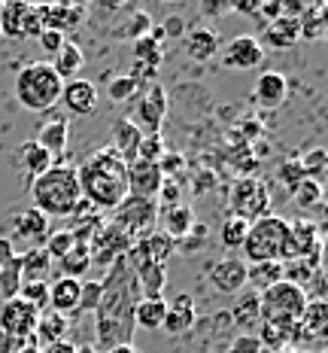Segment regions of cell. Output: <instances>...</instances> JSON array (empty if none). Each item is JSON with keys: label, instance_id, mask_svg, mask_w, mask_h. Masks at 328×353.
Wrapping results in <instances>:
<instances>
[{"label": "cell", "instance_id": "obj_1", "mask_svg": "<svg viewBox=\"0 0 328 353\" xmlns=\"http://www.w3.org/2000/svg\"><path fill=\"white\" fill-rule=\"evenodd\" d=\"M100 290H104V296H100V305L94 311V332H98L94 350L104 353V350L122 347V344H131L134 329H137L134 307L143 296H140V286H137V277L125 256L107 268Z\"/></svg>", "mask_w": 328, "mask_h": 353}, {"label": "cell", "instance_id": "obj_2", "mask_svg": "<svg viewBox=\"0 0 328 353\" xmlns=\"http://www.w3.org/2000/svg\"><path fill=\"white\" fill-rule=\"evenodd\" d=\"M76 176L83 201H89L98 210L113 213L128 198V161L113 146H104L85 159V165L76 168Z\"/></svg>", "mask_w": 328, "mask_h": 353}, {"label": "cell", "instance_id": "obj_3", "mask_svg": "<svg viewBox=\"0 0 328 353\" xmlns=\"http://www.w3.org/2000/svg\"><path fill=\"white\" fill-rule=\"evenodd\" d=\"M31 198L34 210H40L49 219H67L83 210V189H79V176L73 165L55 161L46 174L31 180Z\"/></svg>", "mask_w": 328, "mask_h": 353}, {"label": "cell", "instance_id": "obj_4", "mask_svg": "<svg viewBox=\"0 0 328 353\" xmlns=\"http://www.w3.org/2000/svg\"><path fill=\"white\" fill-rule=\"evenodd\" d=\"M61 77L49 61L25 64L16 77V101L31 113H46L55 104H61Z\"/></svg>", "mask_w": 328, "mask_h": 353}, {"label": "cell", "instance_id": "obj_5", "mask_svg": "<svg viewBox=\"0 0 328 353\" xmlns=\"http://www.w3.org/2000/svg\"><path fill=\"white\" fill-rule=\"evenodd\" d=\"M286 241H289V219L283 216H267L250 223V232H246V241L240 247V259L246 265L252 262H283V253H286Z\"/></svg>", "mask_w": 328, "mask_h": 353}, {"label": "cell", "instance_id": "obj_6", "mask_svg": "<svg viewBox=\"0 0 328 353\" xmlns=\"http://www.w3.org/2000/svg\"><path fill=\"white\" fill-rule=\"evenodd\" d=\"M52 234V223L49 216H43L40 210L34 208H21V210H12L3 216V234L0 238L10 241L16 256L21 253H31V250L43 247Z\"/></svg>", "mask_w": 328, "mask_h": 353}, {"label": "cell", "instance_id": "obj_7", "mask_svg": "<svg viewBox=\"0 0 328 353\" xmlns=\"http://www.w3.org/2000/svg\"><path fill=\"white\" fill-rule=\"evenodd\" d=\"M307 307V292L301 286H292L286 281L274 283L271 290L259 292V320L261 323H298Z\"/></svg>", "mask_w": 328, "mask_h": 353}, {"label": "cell", "instance_id": "obj_8", "mask_svg": "<svg viewBox=\"0 0 328 353\" xmlns=\"http://www.w3.org/2000/svg\"><path fill=\"white\" fill-rule=\"evenodd\" d=\"M231 216L243 219V223H255V219L271 213V192H267L265 180L259 176H240L231 186Z\"/></svg>", "mask_w": 328, "mask_h": 353}, {"label": "cell", "instance_id": "obj_9", "mask_svg": "<svg viewBox=\"0 0 328 353\" xmlns=\"http://www.w3.org/2000/svg\"><path fill=\"white\" fill-rule=\"evenodd\" d=\"M107 223H113L116 229H122L128 238L140 241L149 232H155L158 223V204L155 201H146V198H125L113 213H109Z\"/></svg>", "mask_w": 328, "mask_h": 353}, {"label": "cell", "instance_id": "obj_10", "mask_svg": "<svg viewBox=\"0 0 328 353\" xmlns=\"http://www.w3.org/2000/svg\"><path fill=\"white\" fill-rule=\"evenodd\" d=\"M36 320L40 311L34 305H28L25 299H6L0 301V329L19 344H34V332H36Z\"/></svg>", "mask_w": 328, "mask_h": 353}, {"label": "cell", "instance_id": "obj_11", "mask_svg": "<svg viewBox=\"0 0 328 353\" xmlns=\"http://www.w3.org/2000/svg\"><path fill=\"white\" fill-rule=\"evenodd\" d=\"M134 247V238H128L122 229H116L113 223H107L98 229V234L89 241V256H91V265L98 268H109L113 262H119L122 256H128V250Z\"/></svg>", "mask_w": 328, "mask_h": 353}, {"label": "cell", "instance_id": "obj_12", "mask_svg": "<svg viewBox=\"0 0 328 353\" xmlns=\"http://www.w3.org/2000/svg\"><path fill=\"white\" fill-rule=\"evenodd\" d=\"M128 265L131 271H134L137 277V286H140V296L143 299H162L164 286H167V268L162 262H152L149 256H146V250L134 241V247L128 250Z\"/></svg>", "mask_w": 328, "mask_h": 353}, {"label": "cell", "instance_id": "obj_13", "mask_svg": "<svg viewBox=\"0 0 328 353\" xmlns=\"http://www.w3.org/2000/svg\"><path fill=\"white\" fill-rule=\"evenodd\" d=\"M162 40H164L162 28H152L146 37L134 40V70H131V77H134L140 85L155 83V73L162 68V58H164Z\"/></svg>", "mask_w": 328, "mask_h": 353}, {"label": "cell", "instance_id": "obj_14", "mask_svg": "<svg viewBox=\"0 0 328 353\" xmlns=\"http://www.w3.org/2000/svg\"><path fill=\"white\" fill-rule=\"evenodd\" d=\"M289 259H322V232L310 219H295L289 223V241L283 262Z\"/></svg>", "mask_w": 328, "mask_h": 353}, {"label": "cell", "instance_id": "obj_15", "mask_svg": "<svg viewBox=\"0 0 328 353\" xmlns=\"http://www.w3.org/2000/svg\"><path fill=\"white\" fill-rule=\"evenodd\" d=\"M43 21L34 3H3L0 10V37L25 40V37H40Z\"/></svg>", "mask_w": 328, "mask_h": 353}, {"label": "cell", "instance_id": "obj_16", "mask_svg": "<svg viewBox=\"0 0 328 353\" xmlns=\"http://www.w3.org/2000/svg\"><path fill=\"white\" fill-rule=\"evenodd\" d=\"M167 116V92L158 83H149L137 94V128L143 134H158Z\"/></svg>", "mask_w": 328, "mask_h": 353}, {"label": "cell", "instance_id": "obj_17", "mask_svg": "<svg viewBox=\"0 0 328 353\" xmlns=\"http://www.w3.org/2000/svg\"><path fill=\"white\" fill-rule=\"evenodd\" d=\"M162 183H164V174L158 171L155 161L134 159L128 165V195L131 198H146V201H155Z\"/></svg>", "mask_w": 328, "mask_h": 353}, {"label": "cell", "instance_id": "obj_18", "mask_svg": "<svg viewBox=\"0 0 328 353\" xmlns=\"http://www.w3.org/2000/svg\"><path fill=\"white\" fill-rule=\"evenodd\" d=\"M210 283L216 286L222 296H240V290L246 286V262L240 256H225L210 265Z\"/></svg>", "mask_w": 328, "mask_h": 353}, {"label": "cell", "instance_id": "obj_19", "mask_svg": "<svg viewBox=\"0 0 328 353\" xmlns=\"http://www.w3.org/2000/svg\"><path fill=\"white\" fill-rule=\"evenodd\" d=\"M225 68L231 70H252L265 61V49L252 34H240L225 46Z\"/></svg>", "mask_w": 328, "mask_h": 353}, {"label": "cell", "instance_id": "obj_20", "mask_svg": "<svg viewBox=\"0 0 328 353\" xmlns=\"http://www.w3.org/2000/svg\"><path fill=\"white\" fill-rule=\"evenodd\" d=\"M98 88L91 79H67L61 85V104L70 110L73 116H91L98 110Z\"/></svg>", "mask_w": 328, "mask_h": 353}, {"label": "cell", "instance_id": "obj_21", "mask_svg": "<svg viewBox=\"0 0 328 353\" xmlns=\"http://www.w3.org/2000/svg\"><path fill=\"white\" fill-rule=\"evenodd\" d=\"M286 94H289V83L280 70H265L259 79H255L252 98H255V104H261L265 110L283 107L286 104Z\"/></svg>", "mask_w": 328, "mask_h": 353}, {"label": "cell", "instance_id": "obj_22", "mask_svg": "<svg viewBox=\"0 0 328 353\" xmlns=\"http://www.w3.org/2000/svg\"><path fill=\"white\" fill-rule=\"evenodd\" d=\"M301 40V25H298V19H289V16H280L274 19L271 25H265V31H261V49L271 46V49H292L295 43Z\"/></svg>", "mask_w": 328, "mask_h": 353}, {"label": "cell", "instance_id": "obj_23", "mask_svg": "<svg viewBox=\"0 0 328 353\" xmlns=\"http://www.w3.org/2000/svg\"><path fill=\"white\" fill-rule=\"evenodd\" d=\"M36 12H40V21L43 28H49V31H70V28H76L79 21L85 19V6H73V3H52V6H36Z\"/></svg>", "mask_w": 328, "mask_h": 353}, {"label": "cell", "instance_id": "obj_24", "mask_svg": "<svg viewBox=\"0 0 328 353\" xmlns=\"http://www.w3.org/2000/svg\"><path fill=\"white\" fill-rule=\"evenodd\" d=\"M49 311L55 314H70L79 311V281H70V277H55L49 283Z\"/></svg>", "mask_w": 328, "mask_h": 353}, {"label": "cell", "instance_id": "obj_25", "mask_svg": "<svg viewBox=\"0 0 328 353\" xmlns=\"http://www.w3.org/2000/svg\"><path fill=\"white\" fill-rule=\"evenodd\" d=\"M195 317H198V314H195V299L188 296V292H179L177 301L167 305V317L162 323V329L167 335H182L195 326Z\"/></svg>", "mask_w": 328, "mask_h": 353}, {"label": "cell", "instance_id": "obj_26", "mask_svg": "<svg viewBox=\"0 0 328 353\" xmlns=\"http://www.w3.org/2000/svg\"><path fill=\"white\" fill-rule=\"evenodd\" d=\"M16 165H19L21 174H28L31 180H36V176L46 174L49 168L55 165V159L49 156V152L43 150L36 141H25V143L19 146V152H16Z\"/></svg>", "mask_w": 328, "mask_h": 353}, {"label": "cell", "instance_id": "obj_27", "mask_svg": "<svg viewBox=\"0 0 328 353\" xmlns=\"http://www.w3.org/2000/svg\"><path fill=\"white\" fill-rule=\"evenodd\" d=\"M34 141L40 143L52 159H58L64 150H67V141H70V122L64 119V116H55V119H49L40 131H36Z\"/></svg>", "mask_w": 328, "mask_h": 353}, {"label": "cell", "instance_id": "obj_28", "mask_svg": "<svg viewBox=\"0 0 328 353\" xmlns=\"http://www.w3.org/2000/svg\"><path fill=\"white\" fill-rule=\"evenodd\" d=\"M52 256L46 253V247H36L31 253L19 256V268H21V283H34V281H46L52 271Z\"/></svg>", "mask_w": 328, "mask_h": 353}, {"label": "cell", "instance_id": "obj_29", "mask_svg": "<svg viewBox=\"0 0 328 353\" xmlns=\"http://www.w3.org/2000/svg\"><path fill=\"white\" fill-rule=\"evenodd\" d=\"M298 329H301L304 338H322L328 329V305L325 299H307V307H304L301 320H298Z\"/></svg>", "mask_w": 328, "mask_h": 353}, {"label": "cell", "instance_id": "obj_30", "mask_svg": "<svg viewBox=\"0 0 328 353\" xmlns=\"http://www.w3.org/2000/svg\"><path fill=\"white\" fill-rule=\"evenodd\" d=\"M186 52L192 61H207V58H213L219 52V34L213 28H195V31H188L186 37Z\"/></svg>", "mask_w": 328, "mask_h": 353}, {"label": "cell", "instance_id": "obj_31", "mask_svg": "<svg viewBox=\"0 0 328 353\" xmlns=\"http://www.w3.org/2000/svg\"><path fill=\"white\" fill-rule=\"evenodd\" d=\"M162 213V232L167 234V238H173V241H182L188 232L195 229V210L188 208V204H177V208H171V210H158Z\"/></svg>", "mask_w": 328, "mask_h": 353}, {"label": "cell", "instance_id": "obj_32", "mask_svg": "<svg viewBox=\"0 0 328 353\" xmlns=\"http://www.w3.org/2000/svg\"><path fill=\"white\" fill-rule=\"evenodd\" d=\"M143 141V131L134 125V119H122L119 125H116V131H113V150L119 152L122 159L128 161H134L137 159V146H140Z\"/></svg>", "mask_w": 328, "mask_h": 353}, {"label": "cell", "instance_id": "obj_33", "mask_svg": "<svg viewBox=\"0 0 328 353\" xmlns=\"http://www.w3.org/2000/svg\"><path fill=\"white\" fill-rule=\"evenodd\" d=\"M67 329H70V317L55 314V311H43L40 320H36L34 341L40 338L43 347H46V344H55V341H64V338H67Z\"/></svg>", "mask_w": 328, "mask_h": 353}, {"label": "cell", "instance_id": "obj_34", "mask_svg": "<svg viewBox=\"0 0 328 353\" xmlns=\"http://www.w3.org/2000/svg\"><path fill=\"white\" fill-rule=\"evenodd\" d=\"M283 281V262H252L246 265V283L252 286V292L259 296V292L271 290L274 283Z\"/></svg>", "mask_w": 328, "mask_h": 353}, {"label": "cell", "instance_id": "obj_35", "mask_svg": "<svg viewBox=\"0 0 328 353\" xmlns=\"http://www.w3.org/2000/svg\"><path fill=\"white\" fill-rule=\"evenodd\" d=\"M164 317H167V301L164 299H140L137 307H134V326L149 329V332L162 329Z\"/></svg>", "mask_w": 328, "mask_h": 353}, {"label": "cell", "instance_id": "obj_36", "mask_svg": "<svg viewBox=\"0 0 328 353\" xmlns=\"http://www.w3.org/2000/svg\"><path fill=\"white\" fill-rule=\"evenodd\" d=\"M83 64H85L83 49H79L76 43H64V46L55 52L52 70L61 77V83H67V79H76V73L83 70Z\"/></svg>", "mask_w": 328, "mask_h": 353}, {"label": "cell", "instance_id": "obj_37", "mask_svg": "<svg viewBox=\"0 0 328 353\" xmlns=\"http://www.w3.org/2000/svg\"><path fill=\"white\" fill-rule=\"evenodd\" d=\"M91 268V256H89V244H73L67 256L58 259V277H70V281H83L85 271Z\"/></svg>", "mask_w": 328, "mask_h": 353}, {"label": "cell", "instance_id": "obj_38", "mask_svg": "<svg viewBox=\"0 0 328 353\" xmlns=\"http://www.w3.org/2000/svg\"><path fill=\"white\" fill-rule=\"evenodd\" d=\"M298 25H301V37H307V40H322V37H325V25H328V6L325 3L304 6Z\"/></svg>", "mask_w": 328, "mask_h": 353}, {"label": "cell", "instance_id": "obj_39", "mask_svg": "<svg viewBox=\"0 0 328 353\" xmlns=\"http://www.w3.org/2000/svg\"><path fill=\"white\" fill-rule=\"evenodd\" d=\"M137 244L146 250V256H149L152 262H162V265H167V259L177 253V241L167 238L164 232H149L146 238L137 241Z\"/></svg>", "mask_w": 328, "mask_h": 353}, {"label": "cell", "instance_id": "obj_40", "mask_svg": "<svg viewBox=\"0 0 328 353\" xmlns=\"http://www.w3.org/2000/svg\"><path fill=\"white\" fill-rule=\"evenodd\" d=\"M246 232H250V223H243V219H237V216H231L228 213V216L222 219V225H219V244L234 256V250L243 247Z\"/></svg>", "mask_w": 328, "mask_h": 353}, {"label": "cell", "instance_id": "obj_41", "mask_svg": "<svg viewBox=\"0 0 328 353\" xmlns=\"http://www.w3.org/2000/svg\"><path fill=\"white\" fill-rule=\"evenodd\" d=\"M292 201H295L301 210H316L319 204H322V183L304 176V180L292 189Z\"/></svg>", "mask_w": 328, "mask_h": 353}, {"label": "cell", "instance_id": "obj_42", "mask_svg": "<svg viewBox=\"0 0 328 353\" xmlns=\"http://www.w3.org/2000/svg\"><path fill=\"white\" fill-rule=\"evenodd\" d=\"M140 92H143V85L137 83L131 73H119V77L109 79V101H113V104H128V101H134Z\"/></svg>", "mask_w": 328, "mask_h": 353}, {"label": "cell", "instance_id": "obj_43", "mask_svg": "<svg viewBox=\"0 0 328 353\" xmlns=\"http://www.w3.org/2000/svg\"><path fill=\"white\" fill-rule=\"evenodd\" d=\"M19 290H21V268H19V259H16V262L0 268V301L16 299Z\"/></svg>", "mask_w": 328, "mask_h": 353}, {"label": "cell", "instance_id": "obj_44", "mask_svg": "<svg viewBox=\"0 0 328 353\" xmlns=\"http://www.w3.org/2000/svg\"><path fill=\"white\" fill-rule=\"evenodd\" d=\"M19 299H25L28 305H34L36 311H49V281H34V283H21Z\"/></svg>", "mask_w": 328, "mask_h": 353}, {"label": "cell", "instance_id": "obj_45", "mask_svg": "<svg viewBox=\"0 0 328 353\" xmlns=\"http://www.w3.org/2000/svg\"><path fill=\"white\" fill-rule=\"evenodd\" d=\"M234 323L237 326H243V329H250L255 320H259V296L255 292H250V296H240L237 299V307H234Z\"/></svg>", "mask_w": 328, "mask_h": 353}, {"label": "cell", "instance_id": "obj_46", "mask_svg": "<svg viewBox=\"0 0 328 353\" xmlns=\"http://www.w3.org/2000/svg\"><path fill=\"white\" fill-rule=\"evenodd\" d=\"M100 296H104L100 281H79V311L94 314L100 305Z\"/></svg>", "mask_w": 328, "mask_h": 353}, {"label": "cell", "instance_id": "obj_47", "mask_svg": "<svg viewBox=\"0 0 328 353\" xmlns=\"http://www.w3.org/2000/svg\"><path fill=\"white\" fill-rule=\"evenodd\" d=\"M164 141H162V134H143V141H140V146H137V159L140 161H162V156H164Z\"/></svg>", "mask_w": 328, "mask_h": 353}, {"label": "cell", "instance_id": "obj_48", "mask_svg": "<svg viewBox=\"0 0 328 353\" xmlns=\"http://www.w3.org/2000/svg\"><path fill=\"white\" fill-rule=\"evenodd\" d=\"M73 244H76V241H73V234H70L67 229H61V232H52V234H49V241H46L43 247H46V253L52 256V262H58L61 256L70 253Z\"/></svg>", "mask_w": 328, "mask_h": 353}, {"label": "cell", "instance_id": "obj_49", "mask_svg": "<svg viewBox=\"0 0 328 353\" xmlns=\"http://www.w3.org/2000/svg\"><path fill=\"white\" fill-rule=\"evenodd\" d=\"M152 31V19L146 16V12H134L122 31H116V37H131V40H140V37H146Z\"/></svg>", "mask_w": 328, "mask_h": 353}, {"label": "cell", "instance_id": "obj_50", "mask_svg": "<svg viewBox=\"0 0 328 353\" xmlns=\"http://www.w3.org/2000/svg\"><path fill=\"white\" fill-rule=\"evenodd\" d=\"M280 180H283V186H286L289 192H292V189H295L298 183L304 180V168H301V159H289L286 165L280 168Z\"/></svg>", "mask_w": 328, "mask_h": 353}, {"label": "cell", "instance_id": "obj_51", "mask_svg": "<svg viewBox=\"0 0 328 353\" xmlns=\"http://www.w3.org/2000/svg\"><path fill=\"white\" fill-rule=\"evenodd\" d=\"M36 40H40V46L46 49V52H52V55L64 46V43H67V40H64V34H61V31H49V28H43Z\"/></svg>", "mask_w": 328, "mask_h": 353}, {"label": "cell", "instance_id": "obj_52", "mask_svg": "<svg viewBox=\"0 0 328 353\" xmlns=\"http://www.w3.org/2000/svg\"><path fill=\"white\" fill-rule=\"evenodd\" d=\"M228 353H261V344L255 335H240L234 344L228 347Z\"/></svg>", "mask_w": 328, "mask_h": 353}, {"label": "cell", "instance_id": "obj_53", "mask_svg": "<svg viewBox=\"0 0 328 353\" xmlns=\"http://www.w3.org/2000/svg\"><path fill=\"white\" fill-rule=\"evenodd\" d=\"M158 28H162L164 37H182V31H186V21H182L179 16H167L164 25H158Z\"/></svg>", "mask_w": 328, "mask_h": 353}, {"label": "cell", "instance_id": "obj_54", "mask_svg": "<svg viewBox=\"0 0 328 353\" xmlns=\"http://www.w3.org/2000/svg\"><path fill=\"white\" fill-rule=\"evenodd\" d=\"M255 16H261V19H265V25H271L274 19H280V16H283L280 0H271V3H259V12H255Z\"/></svg>", "mask_w": 328, "mask_h": 353}, {"label": "cell", "instance_id": "obj_55", "mask_svg": "<svg viewBox=\"0 0 328 353\" xmlns=\"http://www.w3.org/2000/svg\"><path fill=\"white\" fill-rule=\"evenodd\" d=\"M43 353H76V344L70 341V338H64V341H55V344H46V347H40Z\"/></svg>", "mask_w": 328, "mask_h": 353}, {"label": "cell", "instance_id": "obj_56", "mask_svg": "<svg viewBox=\"0 0 328 353\" xmlns=\"http://www.w3.org/2000/svg\"><path fill=\"white\" fill-rule=\"evenodd\" d=\"M16 259H19V256H16V250H12V244L0 238V268H3V265H10V262H16Z\"/></svg>", "mask_w": 328, "mask_h": 353}, {"label": "cell", "instance_id": "obj_57", "mask_svg": "<svg viewBox=\"0 0 328 353\" xmlns=\"http://www.w3.org/2000/svg\"><path fill=\"white\" fill-rule=\"evenodd\" d=\"M201 10L204 16H225V12H231V3H204Z\"/></svg>", "mask_w": 328, "mask_h": 353}, {"label": "cell", "instance_id": "obj_58", "mask_svg": "<svg viewBox=\"0 0 328 353\" xmlns=\"http://www.w3.org/2000/svg\"><path fill=\"white\" fill-rule=\"evenodd\" d=\"M16 350H19V344L12 341V338L6 335L3 329H0V353H16Z\"/></svg>", "mask_w": 328, "mask_h": 353}, {"label": "cell", "instance_id": "obj_59", "mask_svg": "<svg viewBox=\"0 0 328 353\" xmlns=\"http://www.w3.org/2000/svg\"><path fill=\"white\" fill-rule=\"evenodd\" d=\"M16 353H43V350L36 347V344H21V347H19Z\"/></svg>", "mask_w": 328, "mask_h": 353}, {"label": "cell", "instance_id": "obj_60", "mask_svg": "<svg viewBox=\"0 0 328 353\" xmlns=\"http://www.w3.org/2000/svg\"><path fill=\"white\" fill-rule=\"evenodd\" d=\"M104 353H137L131 344H122V347H113V350H104Z\"/></svg>", "mask_w": 328, "mask_h": 353}, {"label": "cell", "instance_id": "obj_61", "mask_svg": "<svg viewBox=\"0 0 328 353\" xmlns=\"http://www.w3.org/2000/svg\"><path fill=\"white\" fill-rule=\"evenodd\" d=\"M76 353H98L94 344H76Z\"/></svg>", "mask_w": 328, "mask_h": 353}, {"label": "cell", "instance_id": "obj_62", "mask_svg": "<svg viewBox=\"0 0 328 353\" xmlns=\"http://www.w3.org/2000/svg\"><path fill=\"white\" fill-rule=\"evenodd\" d=\"M274 353H298V350H292V347H286V350H274Z\"/></svg>", "mask_w": 328, "mask_h": 353}, {"label": "cell", "instance_id": "obj_63", "mask_svg": "<svg viewBox=\"0 0 328 353\" xmlns=\"http://www.w3.org/2000/svg\"><path fill=\"white\" fill-rule=\"evenodd\" d=\"M0 10H3V0H0Z\"/></svg>", "mask_w": 328, "mask_h": 353}]
</instances>
